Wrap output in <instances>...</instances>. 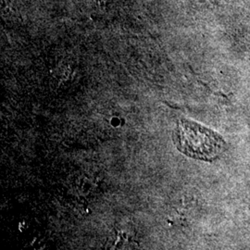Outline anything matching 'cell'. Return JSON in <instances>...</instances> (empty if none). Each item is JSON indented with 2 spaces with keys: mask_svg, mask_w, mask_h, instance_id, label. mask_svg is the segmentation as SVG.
Listing matches in <instances>:
<instances>
[{
  "mask_svg": "<svg viewBox=\"0 0 250 250\" xmlns=\"http://www.w3.org/2000/svg\"><path fill=\"white\" fill-rule=\"evenodd\" d=\"M173 142L180 151L199 161H212L224 149L223 137L191 120L182 119L173 131Z\"/></svg>",
  "mask_w": 250,
  "mask_h": 250,
  "instance_id": "1",
  "label": "cell"
}]
</instances>
